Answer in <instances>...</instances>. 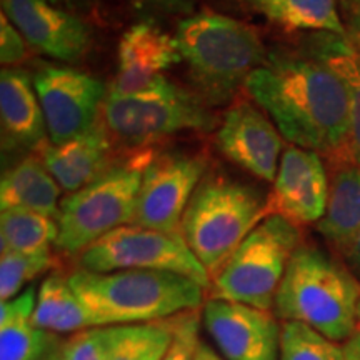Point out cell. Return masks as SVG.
<instances>
[{"instance_id":"obj_10","label":"cell","mask_w":360,"mask_h":360,"mask_svg":"<svg viewBox=\"0 0 360 360\" xmlns=\"http://www.w3.org/2000/svg\"><path fill=\"white\" fill-rule=\"evenodd\" d=\"M51 143H62L98 125L107 94L102 80L72 67H44L34 75Z\"/></svg>"},{"instance_id":"obj_23","label":"cell","mask_w":360,"mask_h":360,"mask_svg":"<svg viewBox=\"0 0 360 360\" xmlns=\"http://www.w3.org/2000/svg\"><path fill=\"white\" fill-rule=\"evenodd\" d=\"M317 231L344 254L360 231V167L339 170L328 187V200Z\"/></svg>"},{"instance_id":"obj_6","label":"cell","mask_w":360,"mask_h":360,"mask_svg":"<svg viewBox=\"0 0 360 360\" xmlns=\"http://www.w3.org/2000/svg\"><path fill=\"white\" fill-rule=\"evenodd\" d=\"M150 150H142L127 164L110 167L92 184L60 200L56 247L75 255L115 229L135 224L143 170L152 160Z\"/></svg>"},{"instance_id":"obj_9","label":"cell","mask_w":360,"mask_h":360,"mask_svg":"<svg viewBox=\"0 0 360 360\" xmlns=\"http://www.w3.org/2000/svg\"><path fill=\"white\" fill-rule=\"evenodd\" d=\"M79 269L89 272L117 270H159L172 272L200 283L205 290L212 278L182 236H172L142 225L130 224L115 229L79 255Z\"/></svg>"},{"instance_id":"obj_37","label":"cell","mask_w":360,"mask_h":360,"mask_svg":"<svg viewBox=\"0 0 360 360\" xmlns=\"http://www.w3.org/2000/svg\"><path fill=\"white\" fill-rule=\"evenodd\" d=\"M193 360H225V359L212 347V345H209L207 342L200 340Z\"/></svg>"},{"instance_id":"obj_29","label":"cell","mask_w":360,"mask_h":360,"mask_svg":"<svg viewBox=\"0 0 360 360\" xmlns=\"http://www.w3.org/2000/svg\"><path fill=\"white\" fill-rule=\"evenodd\" d=\"M115 339V326L90 327L72 334L64 342V360H109Z\"/></svg>"},{"instance_id":"obj_17","label":"cell","mask_w":360,"mask_h":360,"mask_svg":"<svg viewBox=\"0 0 360 360\" xmlns=\"http://www.w3.org/2000/svg\"><path fill=\"white\" fill-rule=\"evenodd\" d=\"M109 135L97 125L62 143H45L40 160L65 192H77L109 170Z\"/></svg>"},{"instance_id":"obj_16","label":"cell","mask_w":360,"mask_h":360,"mask_svg":"<svg viewBox=\"0 0 360 360\" xmlns=\"http://www.w3.org/2000/svg\"><path fill=\"white\" fill-rule=\"evenodd\" d=\"M328 182L321 154L290 146L283 150L269 199V214H278L290 222L317 224L328 200Z\"/></svg>"},{"instance_id":"obj_32","label":"cell","mask_w":360,"mask_h":360,"mask_svg":"<svg viewBox=\"0 0 360 360\" xmlns=\"http://www.w3.org/2000/svg\"><path fill=\"white\" fill-rule=\"evenodd\" d=\"M139 11L152 15H184L193 13L195 0H130Z\"/></svg>"},{"instance_id":"obj_38","label":"cell","mask_w":360,"mask_h":360,"mask_svg":"<svg viewBox=\"0 0 360 360\" xmlns=\"http://www.w3.org/2000/svg\"><path fill=\"white\" fill-rule=\"evenodd\" d=\"M45 360H64V359H62V350H58L57 354L51 355V357H49V359H45Z\"/></svg>"},{"instance_id":"obj_15","label":"cell","mask_w":360,"mask_h":360,"mask_svg":"<svg viewBox=\"0 0 360 360\" xmlns=\"http://www.w3.org/2000/svg\"><path fill=\"white\" fill-rule=\"evenodd\" d=\"M215 142L240 169L265 182L276 180L278 157H282L281 132L255 105L238 102L225 112Z\"/></svg>"},{"instance_id":"obj_27","label":"cell","mask_w":360,"mask_h":360,"mask_svg":"<svg viewBox=\"0 0 360 360\" xmlns=\"http://www.w3.org/2000/svg\"><path fill=\"white\" fill-rule=\"evenodd\" d=\"M281 360H349L344 345L300 322L281 323Z\"/></svg>"},{"instance_id":"obj_24","label":"cell","mask_w":360,"mask_h":360,"mask_svg":"<svg viewBox=\"0 0 360 360\" xmlns=\"http://www.w3.org/2000/svg\"><path fill=\"white\" fill-rule=\"evenodd\" d=\"M252 7L287 30L347 35L337 0H250Z\"/></svg>"},{"instance_id":"obj_3","label":"cell","mask_w":360,"mask_h":360,"mask_svg":"<svg viewBox=\"0 0 360 360\" xmlns=\"http://www.w3.org/2000/svg\"><path fill=\"white\" fill-rule=\"evenodd\" d=\"M360 282L347 267L315 245H299L278 285L272 312L282 322H300L334 342L352 335Z\"/></svg>"},{"instance_id":"obj_33","label":"cell","mask_w":360,"mask_h":360,"mask_svg":"<svg viewBox=\"0 0 360 360\" xmlns=\"http://www.w3.org/2000/svg\"><path fill=\"white\" fill-rule=\"evenodd\" d=\"M345 262L349 265V270L354 274V277L360 282V231L355 233V237L350 242V245L344 252Z\"/></svg>"},{"instance_id":"obj_13","label":"cell","mask_w":360,"mask_h":360,"mask_svg":"<svg viewBox=\"0 0 360 360\" xmlns=\"http://www.w3.org/2000/svg\"><path fill=\"white\" fill-rule=\"evenodd\" d=\"M2 12L34 51L62 62L87 56L92 32L77 13L49 0H2Z\"/></svg>"},{"instance_id":"obj_8","label":"cell","mask_w":360,"mask_h":360,"mask_svg":"<svg viewBox=\"0 0 360 360\" xmlns=\"http://www.w3.org/2000/svg\"><path fill=\"white\" fill-rule=\"evenodd\" d=\"M102 122L109 139L142 152L147 146L184 130H210L215 120L199 97L167 80L147 94L107 96Z\"/></svg>"},{"instance_id":"obj_7","label":"cell","mask_w":360,"mask_h":360,"mask_svg":"<svg viewBox=\"0 0 360 360\" xmlns=\"http://www.w3.org/2000/svg\"><path fill=\"white\" fill-rule=\"evenodd\" d=\"M299 245L297 225L282 215L269 214L212 278L210 299L272 312L278 285Z\"/></svg>"},{"instance_id":"obj_11","label":"cell","mask_w":360,"mask_h":360,"mask_svg":"<svg viewBox=\"0 0 360 360\" xmlns=\"http://www.w3.org/2000/svg\"><path fill=\"white\" fill-rule=\"evenodd\" d=\"M205 160L191 154L154 155L143 170L135 224L180 236L191 197L205 175Z\"/></svg>"},{"instance_id":"obj_26","label":"cell","mask_w":360,"mask_h":360,"mask_svg":"<svg viewBox=\"0 0 360 360\" xmlns=\"http://www.w3.org/2000/svg\"><path fill=\"white\" fill-rule=\"evenodd\" d=\"M179 315L132 326H115L109 360H162L172 344Z\"/></svg>"},{"instance_id":"obj_5","label":"cell","mask_w":360,"mask_h":360,"mask_svg":"<svg viewBox=\"0 0 360 360\" xmlns=\"http://www.w3.org/2000/svg\"><path fill=\"white\" fill-rule=\"evenodd\" d=\"M267 215L269 199L257 187L222 174H209L191 197L180 236L214 278Z\"/></svg>"},{"instance_id":"obj_1","label":"cell","mask_w":360,"mask_h":360,"mask_svg":"<svg viewBox=\"0 0 360 360\" xmlns=\"http://www.w3.org/2000/svg\"><path fill=\"white\" fill-rule=\"evenodd\" d=\"M245 89L292 146L317 154H349L347 90L323 62L310 56L270 53L252 72Z\"/></svg>"},{"instance_id":"obj_31","label":"cell","mask_w":360,"mask_h":360,"mask_svg":"<svg viewBox=\"0 0 360 360\" xmlns=\"http://www.w3.org/2000/svg\"><path fill=\"white\" fill-rule=\"evenodd\" d=\"M27 47H29V44L25 42L17 27L2 12V15H0V60H2V64H20L27 58V52H29Z\"/></svg>"},{"instance_id":"obj_34","label":"cell","mask_w":360,"mask_h":360,"mask_svg":"<svg viewBox=\"0 0 360 360\" xmlns=\"http://www.w3.org/2000/svg\"><path fill=\"white\" fill-rule=\"evenodd\" d=\"M344 350L349 360H360V302L357 305V315H355V327L352 335L344 342Z\"/></svg>"},{"instance_id":"obj_35","label":"cell","mask_w":360,"mask_h":360,"mask_svg":"<svg viewBox=\"0 0 360 360\" xmlns=\"http://www.w3.org/2000/svg\"><path fill=\"white\" fill-rule=\"evenodd\" d=\"M49 2L57 7L65 8V11L77 13L80 17L92 12L94 7H96V0H49Z\"/></svg>"},{"instance_id":"obj_20","label":"cell","mask_w":360,"mask_h":360,"mask_svg":"<svg viewBox=\"0 0 360 360\" xmlns=\"http://www.w3.org/2000/svg\"><path fill=\"white\" fill-rule=\"evenodd\" d=\"M305 52L330 67L345 85L350 105L349 155L360 167V51L349 35L319 32L307 40Z\"/></svg>"},{"instance_id":"obj_18","label":"cell","mask_w":360,"mask_h":360,"mask_svg":"<svg viewBox=\"0 0 360 360\" xmlns=\"http://www.w3.org/2000/svg\"><path fill=\"white\" fill-rule=\"evenodd\" d=\"M0 115L4 134L17 147L40 150L47 143L42 107L25 70L7 67L0 74Z\"/></svg>"},{"instance_id":"obj_22","label":"cell","mask_w":360,"mask_h":360,"mask_svg":"<svg viewBox=\"0 0 360 360\" xmlns=\"http://www.w3.org/2000/svg\"><path fill=\"white\" fill-rule=\"evenodd\" d=\"M32 321L39 328L56 335H72L94 327L92 317L72 289L69 277L60 274H52L40 283Z\"/></svg>"},{"instance_id":"obj_30","label":"cell","mask_w":360,"mask_h":360,"mask_svg":"<svg viewBox=\"0 0 360 360\" xmlns=\"http://www.w3.org/2000/svg\"><path fill=\"white\" fill-rule=\"evenodd\" d=\"M202 310L193 309L180 314L172 344L162 360H193L199 347Z\"/></svg>"},{"instance_id":"obj_2","label":"cell","mask_w":360,"mask_h":360,"mask_svg":"<svg viewBox=\"0 0 360 360\" xmlns=\"http://www.w3.org/2000/svg\"><path fill=\"white\" fill-rule=\"evenodd\" d=\"M94 327L132 326L175 317L204 305L205 289L191 278L159 270L89 272L69 276Z\"/></svg>"},{"instance_id":"obj_14","label":"cell","mask_w":360,"mask_h":360,"mask_svg":"<svg viewBox=\"0 0 360 360\" xmlns=\"http://www.w3.org/2000/svg\"><path fill=\"white\" fill-rule=\"evenodd\" d=\"M117 75L109 96L129 97L159 89L169 79L164 72L182 62L175 35L155 25L139 22L125 30L117 51Z\"/></svg>"},{"instance_id":"obj_25","label":"cell","mask_w":360,"mask_h":360,"mask_svg":"<svg viewBox=\"0 0 360 360\" xmlns=\"http://www.w3.org/2000/svg\"><path fill=\"white\" fill-rule=\"evenodd\" d=\"M58 237V224L47 215L29 210H2L0 249L2 254H49Z\"/></svg>"},{"instance_id":"obj_28","label":"cell","mask_w":360,"mask_h":360,"mask_svg":"<svg viewBox=\"0 0 360 360\" xmlns=\"http://www.w3.org/2000/svg\"><path fill=\"white\" fill-rule=\"evenodd\" d=\"M53 265V257L49 254H15L6 252L0 257V300L7 302L35 278L49 272Z\"/></svg>"},{"instance_id":"obj_12","label":"cell","mask_w":360,"mask_h":360,"mask_svg":"<svg viewBox=\"0 0 360 360\" xmlns=\"http://www.w3.org/2000/svg\"><path fill=\"white\" fill-rule=\"evenodd\" d=\"M202 326L225 360H281V323L270 310L209 299Z\"/></svg>"},{"instance_id":"obj_19","label":"cell","mask_w":360,"mask_h":360,"mask_svg":"<svg viewBox=\"0 0 360 360\" xmlns=\"http://www.w3.org/2000/svg\"><path fill=\"white\" fill-rule=\"evenodd\" d=\"M37 290L27 289L0 304V360H45L64 347L60 335L51 334L32 321Z\"/></svg>"},{"instance_id":"obj_4","label":"cell","mask_w":360,"mask_h":360,"mask_svg":"<svg viewBox=\"0 0 360 360\" xmlns=\"http://www.w3.org/2000/svg\"><path fill=\"white\" fill-rule=\"evenodd\" d=\"M175 39L200 97L214 105L231 101L267 58L257 32L222 13L184 17Z\"/></svg>"},{"instance_id":"obj_36","label":"cell","mask_w":360,"mask_h":360,"mask_svg":"<svg viewBox=\"0 0 360 360\" xmlns=\"http://www.w3.org/2000/svg\"><path fill=\"white\" fill-rule=\"evenodd\" d=\"M347 20L354 40L360 45V0H347Z\"/></svg>"},{"instance_id":"obj_21","label":"cell","mask_w":360,"mask_h":360,"mask_svg":"<svg viewBox=\"0 0 360 360\" xmlns=\"http://www.w3.org/2000/svg\"><path fill=\"white\" fill-rule=\"evenodd\" d=\"M60 186L42 160L24 159L7 170L0 182V209L29 210L47 217H58Z\"/></svg>"}]
</instances>
